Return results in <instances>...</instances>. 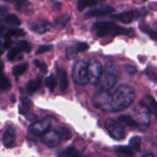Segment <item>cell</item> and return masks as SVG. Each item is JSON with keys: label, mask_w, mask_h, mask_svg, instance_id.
<instances>
[{"label": "cell", "mask_w": 157, "mask_h": 157, "mask_svg": "<svg viewBox=\"0 0 157 157\" xmlns=\"http://www.w3.org/2000/svg\"><path fill=\"white\" fill-rule=\"evenodd\" d=\"M136 97L135 90L128 85L118 87L113 93H110L112 113L126 109L134 101Z\"/></svg>", "instance_id": "1"}, {"label": "cell", "mask_w": 157, "mask_h": 157, "mask_svg": "<svg viewBox=\"0 0 157 157\" xmlns=\"http://www.w3.org/2000/svg\"><path fill=\"white\" fill-rule=\"evenodd\" d=\"M96 35L99 37L111 35L116 36L118 35H126V36H133L134 32L132 29H125L119 26L113 22H96L92 28Z\"/></svg>", "instance_id": "2"}, {"label": "cell", "mask_w": 157, "mask_h": 157, "mask_svg": "<svg viewBox=\"0 0 157 157\" xmlns=\"http://www.w3.org/2000/svg\"><path fill=\"white\" fill-rule=\"evenodd\" d=\"M120 76V69L119 66L113 63H106L104 69V73L99 81V88L101 90L109 91L119 80Z\"/></svg>", "instance_id": "3"}, {"label": "cell", "mask_w": 157, "mask_h": 157, "mask_svg": "<svg viewBox=\"0 0 157 157\" xmlns=\"http://www.w3.org/2000/svg\"><path fill=\"white\" fill-rule=\"evenodd\" d=\"M72 78L77 85L83 86L89 82L87 64L84 60L80 59L75 62L72 70Z\"/></svg>", "instance_id": "4"}, {"label": "cell", "mask_w": 157, "mask_h": 157, "mask_svg": "<svg viewBox=\"0 0 157 157\" xmlns=\"http://www.w3.org/2000/svg\"><path fill=\"white\" fill-rule=\"evenodd\" d=\"M93 103L96 108L102 111L112 113L110 93L109 91L100 90L96 93L93 98Z\"/></svg>", "instance_id": "5"}, {"label": "cell", "mask_w": 157, "mask_h": 157, "mask_svg": "<svg viewBox=\"0 0 157 157\" xmlns=\"http://www.w3.org/2000/svg\"><path fill=\"white\" fill-rule=\"evenodd\" d=\"M89 82L93 85H96L99 82L102 75V64L96 59H91L87 64Z\"/></svg>", "instance_id": "6"}, {"label": "cell", "mask_w": 157, "mask_h": 157, "mask_svg": "<svg viewBox=\"0 0 157 157\" xmlns=\"http://www.w3.org/2000/svg\"><path fill=\"white\" fill-rule=\"evenodd\" d=\"M105 126L109 134L113 139L116 140H122L126 136L125 129L121 123L114 120H107L105 123Z\"/></svg>", "instance_id": "7"}, {"label": "cell", "mask_w": 157, "mask_h": 157, "mask_svg": "<svg viewBox=\"0 0 157 157\" xmlns=\"http://www.w3.org/2000/svg\"><path fill=\"white\" fill-rule=\"evenodd\" d=\"M52 126V122L49 118H44L43 120L32 123L29 127L30 132L37 136H43L49 132Z\"/></svg>", "instance_id": "8"}, {"label": "cell", "mask_w": 157, "mask_h": 157, "mask_svg": "<svg viewBox=\"0 0 157 157\" xmlns=\"http://www.w3.org/2000/svg\"><path fill=\"white\" fill-rule=\"evenodd\" d=\"M61 141V138L57 130H49L42 136V142L50 148L57 146Z\"/></svg>", "instance_id": "9"}, {"label": "cell", "mask_w": 157, "mask_h": 157, "mask_svg": "<svg viewBox=\"0 0 157 157\" xmlns=\"http://www.w3.org/2000/svg\"><path fill=\"white\" fill-rule=\"evenodd\" d=\"M115 11V9L110 6L102 5L100 6L99 8L91 10L90 11L86 12L84 15L85 19H90L93 17H98V16H105V15L109 14V13H113Z\"/></svg>", "instance_id": "10"}, {"label": "cell", "mask_w": 157, "mask_h": 157, "mask_svg": "<svg viewBox=\"0 0 157 157\" xmlns=\"http://www.w3.org/2000/svg\"><path fill=\"white\" fill-rule=\"evenodd\" d=\"M29 27L33 31L39 33V34H43L52 29V24L46 21H40V22H36L35 23L30 24Z\"/></svg>", "instance_id": "11"}, {"label": "cell", "mask_w": 157, "mask_h": 157, "mask_svg": "<svg viewBox=\"0 0 157 157\" xmlns=\"http://www.w3.org/2000/svg\"><path fill=\"white\" fill-rule=\"evenodd\" d=\"M140 105L149 112L154 113L157 118V102L152 96H146V98L140 102Z\"/></svg>", "instance_id": "12"}, {"label": "cell", "mask_w": 157, "mask_h": 157, "mask_svg": "<svg viewBox=\"0 0 157 157\" xmlns=\"http://www.w3.org/2000/svg\"><path fill=\"white\" fill-rule=\"evenodd\" d=\"M16 140V132L13 128H9L4 133L2 137V143L7 148H11L14 146Z\"/></svg>", "instance_id": "13"}, {"label": "cell", "mask_w": 157, "mask_h": 157, "mask_svg": "<svg viewBox=\"0 0 157 157\" xmlns=\"http://www.w3.org/2000/svg\"><path fill=\"white\" fill-rule=\"evenodd\" d=\"M112 18L116 19L118 21L123 22L125 24L130 23L132 22L134 19V12L132 10L130 11H126L123 13H120V14H116V15H112Z\"/></svg>", "instance_id": "14"}, {"label": "cell", "mask_w": 157, "mask_h": 157, "mask_svg": "<svg viewBox=\"0 0 157 157\" xmlns=\"http://www.w3.org/2000/svg\"><path fill=\"white\" fill-rule=\"evenodd\" d=\"M56 72L57 75L59 79V88L62 92H64L67 90L68 85H69V82H68L67 74L66 72L63 69V68L58 67L56 68Z\"/></svg>", "instance_id": "15"}, {"label": "cell", "mask_w": 157, "mask_h": 157, "mask_svg": "<svg viewBox=\"0 0 157 157\" xmlns=\"http://www.w3.org/2000/svg\"><path fill=\"white\" fill-rule=\"evenodd\" d=\"M33 105V104L31 99L25 96L22 97L21 98V105L19 107V113L22 115H26Z\"/></svg>", "instance_id": "16"}, {"label": "cell", "mask_w": 157, "mask_h": 157, "mask_svg": "<svg viewBox=\"0 0 157 157\" xmlns=\"http://www.w3.org/2000/svg\"><path fill=\"white\" fill-rule=\"evenodd\" d=\"M25 35V32L21 29H10L7 30L4 34V38L6 39H10V38L16 36V37H21Z\"/></svg>", "instance_id": "17"}, {"label": "cell", "mask_w": 157, "mask_h": 157, "mask_svg": "<svg viewBox=\"0 0 157 157\" xmlns=\"http://www.w3.org/2000/svg\"><path fill=\"white\" fill-rule=\"evenodd\" d=\"M97 4V0H78L77 2V10L82 11L87 7L94 6Z\"/></svg>", "instance_id": "18"}, {"label": "cell", "mask_w": 157, "mask_h": 157, "mask_svg": "<svg viewBox=\"0 0 157 157\" xmlns=\"http://www.w3.org/2000/svg\"><path fill=\"white\" fill-rule=\"evenodd\" d=\"M119 121L121 123H124L126 126L129 127H136L138 126V123L133 120L131 116H126V115H123V116L119 117Z\"/></svg>", "instance_id": "19"}, {"label": "cell", "mask_w": 157, "mask_h": 157, "mask_svg": "<svg viewBox=\"0 0 157 157\" xmlns=\"http://www.w3.org/2000/svg\"><path fill=\"white\" fill-rule=\"evenodd\" d=\"M57 132H58L62 141H67V140H70L71 137H72V132H71L70 129L67 127H65V126L59 127Z\"/></svg>", "instance_id": "20"}, {"label": "cell", "mask_w": 157, "mask_h": 157, "mask_svg": "<svg viewBox=\"0 0 157 157\" xmlns=\"http://www.w3.org/2000/svg\"><path fill=\"white\" fill-rule=\"evenodd\" d=\"M70 15L65 14L63 16H59L55 20V25L58 29H62L67 24V22L70 20Z\"/></svg>", "instance_id": "21"}, {"label": "cell", "mask_w": 157, "mask_h": 157, "mask_svg": "<svg viewBox=\"0 0 157 157\" xmlns=\"http://www.w3.org/2000/svg\"><path fill=\"white\" fill-rule=\"evenodd\" d=\"M5 22L7 25L13 26H19L21 25V20L15 14L7 15L5 19Z\"/></svg>", "instance_id": "22"}, {"label": "cell", "mask_w": 157, "mask_h": 157, "mask_svg": "<svg viewBox=\"0 0 157 157\" xmlns=\"http://www.w3.org/2000/svg\"><path fill=\"white\" fill-rule=\"evenodd\" d=\"M59 155L60 157H79V153L75 147L71 146L63 150Z\"/></svg>", "instance_id": "23"}, {"label": "cell", "mask_w": 157, "mask_h": 157, "mask_svg": "<svg viewBox=\"0 0 157 157\" xmlns=\"http://www.w3.org/2000/svg\"><path fill=\"white\" fill-rule=\"evenodd\" d=\"M11 82L8 78L3 75L2 72H0V90L6 91L11 88Z\"/></svg>", "instance_id": "24"}, {"label": "cell", "mask_w": 157, "mask_h": 157, "mask_svg": "<svg viewBox=\"0 0 157 157\" xmlns=\"http://www.w3.org/2000/svg\"><path fill=\"white\" fill-rule=\"evenodd\" d=\"M40 86H41V80L40 79L31 80L27 85V90L31 93H36V91L39 90Z\"/></svg>", "instance_id": "25"}, {"label": "cell", "mask_w": 157, "mask_h": 157, "mask_svg": "<svg viewBox=\"0 0 157 157\" xmlns=\"http://www.w3.org/2000/svg\"><path fill=\"white\" fill-rule=\"evenodd\" d=\"M28 69V63H22L18 66H16L13 69V75L16 77L22 75Z\"/></svg>", "instance_id": "26"}, {"label": "cell", "mask_w": 157, "mask_h": 157, "mask_svg": "<svg viewBox=\"0 0 157 157\" xmlns=\"http://www.w3.org/2000/svg\"><path fill=\"white\" fill-rule=\"evenodd\" d=\"M129 147L139 152L141 147V138L140 136H134L131 138L129 140Z\"/></svg>", "instance_id": "27"}, {"label": "cell", "mask_w": 157, "mask_h": 157, "mask_svg": "<svg viewBox=\"0 0 157 157\" xmlns=\"http://www.w3.org/2000/svg\"><path fill=\"white\" fill-rule=\"evenodd\" d=\"M45 84H46V86L51 92H53L56 86V80L54 75H50L49 76L46 77V79H45Z\"/></svg>", "instance_id": "28"}, {"label": "cell", "mask_w": 157, "mask_h": 157, "mask_svg": "<svg viewBox=\"0 0 157 157\" xmlns=\"http://www.w3.org/2000/svg\"><path fill=\"white\" fill-rule=\"evenodd\" d=\"M115 150L119 153L124 154V155H129V156H133L134 155L133 151L129 146H117V147L115 148Z\"/></svg>", "instance_id": "29"}, {"label": "cell", "mask_w": 157, "mask_h": 157, "mask_svg": "<svg viewBox=\"0 0 157 157\" xmlns=\"http://www.w3.org/2000/svg\"><path fill=\"white\" fill-rule=\"evenodd\" d=\"M17 47L19 48V49L21 52L23 51V52H26V53H29V52H31L32 49L31 44L29 43L27 41H25V40H21V41H19L17 43Z\"/></svg>", "instance_id": "30"}, {"label": "cell", "mask_w": 157, "mask_h": 157, "mask_svg": "<svg viewBox=\"0 0 157 157\" xmlns=\"http://www.w3.org/2000/svg\"><path fill=\"white\" fill-rule=\"evenodd\" d=\"M31 4L29 3L27 0H16V10L18 11L21 12L22 10V9L26 7L31 6Z\"/></svg>", "instance_id": "31"}, {"label": "cell", "mask_w": 157, "mask_h": 157, "mask_svg": "<svg viewBox=\"0 0 157 157\" xmlns=\"http://www.w3.org/2000/svg\"><path fill=\"white\" fill-rule=\"evenodd\" d=\"M78 53V51L76 50L75 47H69L66 51V56L69 59H73L75 58Z\"/></svg>", "instance_id": "32"}, {"label": "cell", "mask_w": 157, "mask_h": 157, "mask_svg": "<svg viewBox=\"0 0 157 157\" xmlns=\"http://www.w3.org/2000/svg\"><path fill=\"white\" fill-rule=\"evenodd\" d=\"M21 51L19 50V48L16 47V48H13L11 50H10V52H8V55H7V58L10 61H13L16 59V57L17 56L18 54Z\"/></svg>", "instance_id": "33"}, {"label": "cell", "mask_w": 157, "mask_h": 157, "mask_svg": "<svg viewBox=\"0 0 157 157\" xmlns=\"http://www.w3.org/2000/svg\"><path fill=\"white\" fill-rule=\"evenodd\" d=\"M33 63L36 65V66H37V67L40 69V71H41V72L46 73V72L48 71V66L45 63L40 62L39 60H38V59H35L34 61H33Z\"/></svg>", "instance_id": "34"}, {"label": "cell", "mask_w": 157, "mask_h": 157, "mask_svg": "<svg viewBox=\"0 0 157 157\" xmlns=\"http://www.w3.org/2000/svg\"><path fill=\"white\" fill-rule=\"evenodd\" d=\"M124 69L128 74H129V75H135L137 72V68L135 66H133V65H131V64L125 65Z\"/></svg>", "instance_id": "35"}, {"label": "cell", "mask_w": 157, "mask_h": 157, "mask_svg": "<svg viewBox=\"0 0 157 157\" xmlns=\"http://www.w3.org/2000/svg\"><path fill=\"white\" fill-rule=\"evenodd\" d=\"M52 45H43V46H40L39 48H38V49H37V51H36V53L37 54V55L45 53V52L51 50V49H52Z\"/></svg>", "instance_id": "36"}, {"label": "cell", "mask_w": 157, "mask_h": 157, "mask_svg": "<svg viewBox=\"0 0 157 157\" xmlns=\"http://www.w3.org/2000/svg\"><path fill=\"white\" fill-rule=\"evenodd\" d=\"M75 47L78 52H82L89 49V45L86 43H76Z\"/></svg>", "instance_id": "37"}, {"label": "cell", "mask_w": 157, "mask_h": 157, "mask_svg": "<svg viewBox=\"0 0 157 157\" xmlns=\"http://www.w3.org/2000/svg\"><path fill=\"white\" fill-rule=\"evenodd\" d=\"M9 9L6 6H0V21L6 19V16L8 15Z\"/></svg>", "instance_id": "38"}, {"label": "cell", "mask_w": 157, "mask_h": 157, "mask_svg": "<svg viewBox=\"0 0 157 157\" xmlns=\"http://www.w3.org/2000/svg\"><path fill=\"white\" fill-rule=\"evenodd\" d=\"M12 46V41L10 39H6L5 43H3V47L5 49H9V48L11 47Z\"/></svg>", "instance_id": "39"}, {"label": "cell", "mask_w": 157, "mask_h": 157, "mask_svg": "<svg viewBox=\"0 0 157 157\" xmlns=\"http://www.w3.org/2000/svg\"><path fill=\"white\" fill-rule=\"evenodd\" d=\"M61 7H62V4L60 2H56L55 4L53 5V9L56 11H59V10H61Z\"/></svg>", "instance_id": "40"}, {"label": "cell", "mask_w": 157, "mask_h": 157, "mask_svg": "<svg viewBox=\"0 0 157 157\" xmlns=\"http://www.w3.org/2000/svg\"><path fill=\"white\" fill-rule=\"evenodd\" d=\"M143 157H154V155L151 153H148V154H146Z\"/></svg>", "instance_id": "41"}, {"label": "cell", "mask_w": 157, "mask_h": 157, "mask_svg": "<svg viewBox=\"0 0 157 157\" xmlns=\"http://www.w3.org/2000/svg\"><path fill=\"white\" fill-rule=\"evenodd\" d=\"M2 53H3V50H2V49H1V43H0V56L2 55Z\"/></svg>", "instance_id": "42"}, {"label": "cell", "mask_w": 157, "mask_h": 157, "mask_svg": "<svg viewBox=\"0 0 157 157\" xmlns=\"http://www.w3.org/2000/svg\"><path fill=\"white\" fill-rule=\"evenodd\" d=\"M5 1H6V2H12L13 0H5Z\"/></svg>", "instance_id": "43"}, {"label": "cell", "mask_w": 157, "mask_h": 157, "mask_svg": "<svg viewBox=\"0 0 157 157\" xmlns=\"http://www.w3.org/2000/svg\"><path fill=\"white\" fill-rule=\"evenodd\" d=\"M118 157H127V156H118Z\"/></svg>", "instance_id": "44"}, {"label": "cell", "mask_w": 157, "mask_h": 157, "mask_svg": "<svg viewBox=\"0 0 157 157\" xmlns=\"http://www.w3.org/2000/svg\"><path fill=\"white\" fill-rule=\"evenodd\" d=\"M100 1H104V0H100Z\"/></svg>", "instance_id": "45"}, {"label": "cell", "mask_w": 157, "mask_h": 157, "mask_svg": "<svg viewBox=\"0 0 157 157\" xmlns=\"http://www.w3.org/2000/svg\"><path fill=\"white\" fill-rule=\"evenodd\" d=\"M39 1H43V0H39Z\"/></svg>", "instance_id": "46"}, {"label": "cell", "mask_w": 157, "mask_h": 157, "mask_svg": "<svg viewBox=\"0 0 157 157\" xmlns=\"http://www.w3.org/2000/svg\"><path fill=\"white\" fill-rule=\"evenodd\" d=\"M143 1H146V0H143Z\"/></svg>", "instance_id": "47"}]
</instances>
